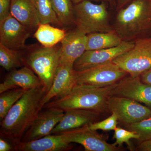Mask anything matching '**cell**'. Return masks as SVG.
<instances>
[{
  "instance_id": "cell-35",
  "label": "cell",
  "mask_w": 151,
  "mask_h": 151,
  "mask_svg": "<svg viewBox=\"0 0 151 151\" xmlns=\"http://www.w3.org/2000/svg\"><path fill=\"white\" fill-rule=\"evenodd\" d=\"M107 1H108V2L111 4H113L115 2V0H107Z\"/></svg>"
},
{
  "instance_id": "cell-12",
  "label": "cell",
  "mask_w": 151,
  "mask_h": 151,
  "mask_svg": "<svg viewBox=\"0 0 151 151\" xmlns=\"http://www.w3.org/2000/svg\"><path fill=\"white\" fill-rule=\"evenodd\" d=\"M70 143L80 144L86 151H119L123 148L115 143L110 144L96 131L89 129L88 125L63 133Z\"/></svg>"
},
{
  "instance_id": "cell-16",
  "label": "cell",
  "mask_w": 151,
  "mask_h": 151,
  "mask_svg": "<svg viewBox=\"0 0 151 151\" xmlns=\"http://www.w3.org/2000/svg\"><path fill=\"white\" fill-rule=\"evenodd\" d=\"M17 151H62L71 148L70 143L63 134H50L40 139L14 144Z\"/></svg>"
},
{
  "instance_id": "cell-10",
  "label": "cell",
  "mask_w": 151,
  "mask_h": 151,
  "mask_svg": "<svg viewBox=\"0 0 151 151\" xmlns=\"http://www.w3.org/2000/svg\"><path fill=\"white\" fill-rule=\"evenodd\" d=\"M31 29L23 24L10 14L0 21V43L12 49H26V42L31 35Z\"/></svg>"
},
{
  "instance_id": "cell-4",
  "label": "cell",
  "mask_w": 151,
  "mask_h": 151,
  "mask_svg": "<svg viewBox=\"0 0 151 151\" xmlns=\"http://www.w3.org/2000/svg\"><path fill=\"white\" fill-rule=\"evenodd\" d=\"M107 1L99 4L84 0L74 6L76 28L87 35L92 33L108 32L114 30L110 23Z\"/></svg>"
},
{
  "instance_id": "cell-22",
  "label": "cell",
  "mask_w": 151,
  "mask_h": 151,
  "mask_svg": "<svg viewBox=\"0 0 151 151\" xmlns=\"http://www.w3.org/2000/svg\"><path fill=\"white\" fill-rule=\"evenodd\" d=\"M21 51L8 48L0 43V65L7 71L24 66Z\"/></svg>"
},
{
  "instance_id": "cell-3",
  "label": "cell",
  "mask_w": 151,
  "mask_h": 151,
  "mask_svg": "<svg viewBox=\"0 0 151 151\" xmlns=\"http://www.w3.org/2000/svg\"><path fill=\"white\" fill-rule=\"evenodd\" d=\"M114 29L123 40L130 41L151 27V0H132L120 9Z\"/></svg>"
},
{
  "instance_id": "cell-18",
  "label": "cell",
  "mask_w": 151,
  "mask_h": 151,
  "mask_svg": "<svg viewBox=\"0 0 151 151\" xmlns=\"http://www.w3.org/2000/svg\"><path fill=\"white\" fill-rule=\"evenodd\" d=\"M76 84L75 70L73 66L59 65L52 85L42 100V108L50 101L65 94Z\"/></svg>"
},
{
  "instance_id": "cell-23",
  "label": "cell",
  "mask_w": 151,
  "mask_h": 151,
  "mask_svg": "<svg viewBox=\"0 0 151 151\" xmlns=\"http://www.w3.org/2000/svg\"><path fill=\"white\" fill-rule=\"evenodd\" d=\"M53 10L62 25L74 24V6L71 0H51Z\"/></svg>"
},
{
  "instance_id": "cell-8",
  "label": "cell",
  "mask_w": 151,
  "mask_h": 151,
  "mask_svg": "<svg viewBox=\"0 0 151 151\" xmlns=\"http://www.w3.org/2000/svg\"><path fill=\"white\" fill-rule=\"evenodd\" d=\"M108 111L114 113L123 125L137 123L151 117V109L127 97L110 96Z\"/></svg>"
},
{
  "instance_id": "cell-21",
  "label": "cell",
  "mask_w": 151,
  "mask_h": 151,
  "mask_svg": "<svg viewBox=\"0 0 151 151\" xmlns=\"http://www.w3.org/2000/svg\"><path fill=\"white\" fill-rule=\"evenodd\" d=\"M66 33L64 30L53 27L50 24H44L39 25L34 35L42 46L50 47L61 42Z\"/></svg>"
},
{
  "instance_id": "cell-32",
  "label": "cell",
  "mask_w": 151,
  "mask_h": 151,
  "mask_svg": "<svg viewBox=\"0 0 151 151\" xmlns=\"http://www.w3.org/2000/svg\"><path fill=\"white\" fill-rule=\"evenodd\" d=\"M139 77L144 83L151 85V68L142 73Z\"/></svg>"
},
{
  "instance_id": "cell-20",
  "label": "cell",
  "mask_w": 151,
  "mask_h": 151,
  "mask_svg": "<svg viewBox=\"0 0 151 151\" xmlns=\"http://www.w3.org/2000/svg\"><path fill=\"white\" fill-rule=\"evenodd\" d=\"M115 30L108 32L92 33L86 35V50L112 48L123 41Z\"/></svg>"
},
{
  "instance_id": "cell-5",
  "label": "cell",
  "mask_w": 151,
  "mask_h": 151,
  "mask_svg": "<svg viewBox=\"0 0 151 151\" xmlns=\"http://www.w3.org/2000/svg\"><path fill=\"white\" fill-rule=\"evenodd\" d=\"M60 46L45 47L32 50L23 55L24 65L39 77L47 92L52 85L59 65Z\"/></svg>"
},
{
  "instance_id": "cell-30",
  "label": "cell",
  "mask_w": 151,
  "mask_h": 151,
  "mask_svg": "<svg viewBox=\"0 0 151 151\" xmlns=\"http://www.w3.org/2000/svg\"><path fill=\"white\" fill-rule=\"evenodd\" d=\"M137 150L140 151H151V139L139 143Z\"/></svg>"
},
{
  "instance_id": "cell-7",
  "label": "cell",
  "mask_w": 151,
  "mask_h": 151,
  "mask_svg": "<svg viewBox=\"0 0 151 151\" xmlns=\"http://www.w3.org/2000/svg\"><path fill=\"white\" fill-rule=\"evenodd\" d=\"M128 73L113 62L87 68L75 70L76 84L105 87L116 84Z\"/></svg>"
},
{
  "instance_id": "cell-27",
  "label": "cell",
  "mask_w": 151,
  "mask_h": 151,
  "mask_svg": "<svg viewBox=\"0 0 151 151\" xmlns=\"http://www.w3.org/2000/svg\"><path fill=\"white\" fill-rule=\"evenodd\" d=\"M113 139H115V144L119 147H122L124 143L127 144L130 150L134 151V147L132 146L130 140L134 139L138 140L139 135L135 132H132L128 129H125L121 127H116L114 130Z\"/></svg>"
},
{
  "instance_id": "cell-28",
  "label": "cell",
  "mask_w": 151,
  "mask_h": 151,
  "mask_svg": "<svg viewBox=\"0 0 151 151\" xmlns=\"http://www.w3.org/2000/svg\"><path fill=\"white\" fill-rule=\"evenodd\" d=\"M118 117L114 113H111V116L108 118L100 122H97L88 125L89 129L97 131H110L116 129L118 124Z\"/></svg>"
},
{
  "instance_id": "cell-6",
  "label": "cell",
  "mask_w": 151,
  "mask_h": 151,
  "mask_svg": "<svg viewBox=\"0 0 151 151\" xmlns=\"http://www.w3.org/2000/svg\"><path fill=\"white\" fill-rule=\"evenodd\" d=\"M112 62L132 77L139 76L151 68V37L136 40L131 50Z\"/></svg>"
},
{
  "instance_id": "cell-24",
  "label": "cell",
  "mask_w": 151,
  "mask_h": 151,
  "mask_svg": "<svg viewBox=\"0 0 151 151\" xmlns=\"http://www.w3.org/2000/svg\"><path fill=\"white\" fill-rule=\"evenodd\" d=\"M27 90L20 87L6 90L0 95V121H2L13 106Z\"/></svg>"
},
{
  "instance_id": "cell-11",
  "label": "cell",
  "mask_w": 151,
  "mask_h": 151,
  "mask_svg": "<svg viewBox=\"0 0 151 151\" xmlns=\"http://www.w3.org/2000/svg\"><path fill=\"white\" fill-rule=\"evenodd\" d=\"M45 109L39 112L20 142L34 140L50 135L65 113L64 111L58 108Z\"/></svg>"
},
{
  "instance_id": "cell-26",
  "label": "cell",
  "mask_w": 151,
  "mask_h": 151,
  "mask_svg": "<svg viewBox=\"0 0 151 151\" xmlns=\"http://www.w3.org/2000/svg\"><path fill=\"white\" fill-rule=\"evenodd\" d=\"M124 126L127 129L135 132L139 135L138 141L139 142L151 139V117Z\"/></svg>"
},
{
  "instance_id": "cell-2",
  "label": "cell",
  "mask_w": 151,
  "mask_h": 151,
  "mask_svg": "<svg viewBox=\"0 0 151 151\" xmlns=\"http://www.w3.org/2000/svg\"><path fill=\"white\" fill-rule=\"evenodd\" d=\"M116 84L105 87L76 84L65 94L47 103L43 108H56L64 112L84 109L104 113L108 111V98Z\"/></svg>"
},
{
  "instance_id": "cell-13",
  "label": "cell",
  "mask_w": 151,
  "mask_h": 151,
  "mask_svg": "<svg viewBox=\"0 0 151 151\" xmlns=\"http://www.w3.org/2000/svg\"><path fill=\"white\" fill-rule=\"evenodd\" d=\"M127 97L145 104L151 109V85L141 81L139 76H125L116 84L111 96Z\"/></svg>"
},
{
  "instance_id": "cell-14",
  "label": "cell",
  "mask_w": 151,
  "mask_h": 151,
  "mask_svg": "<svg viewBox=\"0 0 151 151\" xmlns=\"http://www.w3.org/2000/svg\"><path fill=\"white\" fill-rule=\"evenodd\" d=\"M86 35L78 29L70 31L61 41L59 65H72L86 51Z\"/></svg>"
},
{
  "instance_id": "cell-34",
  "label": "cell",
  "mask_w": 151,
  "mask_h": 151,
  "mask_svg": "<svg viewBox=\"0 0 151 151\" xmlns=\"http://www.w3.org/2000/svg\"><path fill=\"white\" fill-rule=\"evenodd\" d=\"M73 2L75 3V4H78V3L82 1H84V0H72ZM90 1V0H89ZM92 1H107L108 2L107 0H92Z\"/></svg>"
},
{
  "instance_id": "cell-1",
  "label": "cell",
  "mask_w": 151,
  "mask_h": 151,
  "mask_svg": "<svg viewBox=\"0 0 151 151\" xmlns=\"http://www.w3.org/2000/svg\"><path fill=\"white\" fill-rule=\"evenodd\" d=\"M47 92L43 86L27 90L1 121V137L13 145L19 142L42 109V100Z\"/></svg>"
},
{
  "instance_id": "cell-29",
  "label": "cell",
  "mask_w": 151,
  "mask_h": 151,
  "mask_svg": "<svg viewBox=\"0 0 151 151\" xmlns=\"http://www.w3.org/2000/svg\"><path fill=\"white\" fill-rule=\"evenodd\" d=\"M11 0H0V21L10 14Z\"/></svg>"
},
{
  "instance_id": "cell-31",
  "label": "cell",
  "mask_w": 151,
  "mask_h": 151,
  "mask_svg": "<svg viewBox=\"0 0 151 151\" xmlns=\"http://www.w3.org/2000/svg\"><path fill=\"white\" fill-rule=\"evenodd\" d=\"M14 150L13 145H12L6 140L4 138L0 139V151H9Z\"/></svg>"
},
{
  "instance_id": "cell-9",
  "label": "cell",
  "mask_w": 151,
  "mask_h": 151,
  "mask_svg": "<svg viewBox=\"0 0 151 151\" xmlns=\"http://www.w3.org/2000/svg\"><path fill=\"white\" fill-rule=\"evenodd\" d=\"M134 45V41L123 40L119 45L112 48L86 50L76 60L73 68L76 71H80L112 62L116 58L131 50Z\"/></svg>"
},
{
  "instance_id": "cell-17",
  "label": "cell",
  "mask_w": 151,
  "mask_h": 151,
  "mask_svg": "<svg viewBox=\"0 0 151 151\" xmlns=\"http://www.w3.org/2000/svg\"><path fill=\"white\" fill-rule=\"evenodd\" d=\"M11 71L0 84V93L18 87L28 90L44 86L39 77L27 66Z\"/></svg>"
},
{
  "instance_id": "cell-15",
  "label": "cell",
  "mask_w": 151,
  "mask_h": 151,
  "mask_svg": "<svg viewBox=\"0 0 151 151\" xmlns=\"http://www.w3.org/2000/svg\"><path fill=\"white\" fill-rule=\"evenodd\" d=\"M100 113L92 110L73 109L65 111L50 134H60L99 122Z\"/></svg>"
},
{
  "instance_id": "cell-25",
  "label": "cell",
  "mask_w": 151,
  "mask_h": 151,
  "mask_svg": "<svg viewBox=\"0 0 151 151\" xmlns=\"http://www.w3.org/2000/svg\"><path fill=\"white\" fill-rule=\"evenodd\" d=\"M35 2L40 24L62 26L53 10L51 0H35Z\"/></svg>"
},
{
  "instance_id": "cell-33",
  "label": "cell",
  "mask_w": 151,
  "mask_h": 151,
  "mask_svg": "<svg viewBox=\"0 0 151 151\" xmlns=\"http://www.w3.org/2000/svg\"><path fill=\"white\" fill-rule=\"evenodd\" d=\"M132 0H116V5L117 9H120L124 7L129 4Z\"/></svg>"
},
{
  "instance_id": "cell-19",
  "label": "cell",
  "mask_w": 151,
  "mask_h": 151,
  "mask_svg": "<svg viewBox=\"0 0 151 151\" xmlns=\"http://www.w3.org/2000/svg\"><path fill=\"white\" fill-rule=\"evenodd\" d=\"M10 14L31 29L40 24L35 0H11Z\"/></svg>"
}]
</instances>
